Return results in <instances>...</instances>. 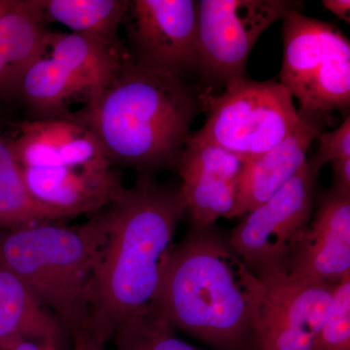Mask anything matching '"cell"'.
Instances as JSON below:
<instances>
[{
	"instance_id": "1",
	"label": "cell",
	"mask_w": 350,
	"mask_h": 350,
	"mask_svg": "<svg viewBox=\"0 0 350 350\" xmlns=\"http://www.w3.org/2000/svg\"><path fill=\"white\" fill-rule=\"evenodd\" d=\"M107 207L90 320L112 338L120 326L155 306L185 208L179 188L150 174H138L135 185Z\"/></svg>"
},
{
	"instance_id": "2",
	"label": "cell",
	"mask_w": 350,
	"mask_h": 350,
	"mask_svg": "<svg viewBox=\"0 0 350 350\" xmlns=\"http://www.w3.org/2000/svg\"><path fill=\"white\" fill-rule=\"evenodd\" d=\"M200 111V93L186 80L128 59L76 116L113 165L152 174L177 170Z\"/></svg>"
},
{
	"instance_id": "3",
	"label": "cell",
	"mask_w": 350,
	"mask_h": 350,
	"mask_svg": "<svg viewBox=\"0 0 350 350\" xmlns=\"http://www.w3.org/2000/svg\"><path fill=\"white\" fill-rule=\"evenodd\" d=\"M262 287L213 225L175 244L154 306L174 329L215 349L248 350Z\"/></svg>"
},
{
	"instance_id": "4",
	"label": "cell",
	"mask_w": 350,
	"mask_h": 350,
	"mask_svg": "<svg viewBox=\"0 0 350 350\" xmlns=\"http://www.w3.org/2000/svg\"><path fill=\"white\" fill-rule=\"evenodd\" d=\"M107 241L101 215L84 224L43 223L0 232V265L75 334L91 317L94 273Z\"/></svg>"
},
{
	"instance_id": "5",
	"label": "cell",
	"mask_w": 350,
	"mask_h": 350,
	"mask_svg": "<svg viewBox=\"0 0 350 350\" xmlns=\"http://www.w3.org/2000/svg\"><path fill=\"white\" fill-rule=\"evenodd\" d=\"M206 118L196 135L244 162L273 150L300 121L293 96L280 82L247 78L216 94L200 93Z\"/></svg>"
},
{
	"instance_id": "6",
	"label": "cell",
	"mask_w": 350,
	"mask_h": 350,
	"mask_svg": "<svg viewBox=\"0 0 350 350\" xmlns=\"http://www.w3.org/2000/svg\"><path fill=\"white\" fill-rule=\"evenodd\" d=\"M282 21L280 84L304 111H347L350 105V42L335 25L292 9Z\"/></svg>"
},
{
	"instance_id": "7",
	"label": "cell",
	"mask_w": 350,
	"mask_h": 350,
	"mask_svg": "<svg viewBox=\"0 0 350 350\" xmlns=\"http://www.w3.org/2000/svg\"><path fill=\"white\" fill-rule=\"evenodd\" d=\"M320 170L308 159L291 180L244 215L230 234V245L260 280L286 278L290 259L312 219Z\"/></svg>"
},
{
	"instance_id": "8",
	"label": "cell",
	"mask_w": 350,
	"mask_h": 350,
	"mask_svg": "<svg viewBox=\"0 0 350 350\" xmlns=\"http://www.w3.org/2000/svg\"><path fill=\"white\" fill-rule=\"evenodd\" d=\"M301 7L292 0H200L198 73L202 85L224 90L245 78L258 39Z\"/></svg>"
},
{
	"instance_id": "9",
	"label": "cell",
	"mask_w": 350,
	"mask_h": 350,
	"mask_svg": "<svg viewBox=\"0 0 350 350\" xmlns=\"http://www.w3.org/2000/svg\"><path fill=\"white\" fill-rule=\"evenodd\" d=\"M248 350H313L330 313L334 285L261 280Z\"/></svg>"
},
{
	"instance_id": "10",
	"label": "cell",
	"mask_w": 350,
	"mask_h": 350,
	"mask_svg": "<svg viewBox=\"0 0 350 350\" xmlns=\"http://www.w3.org/2000/svg\"><path fill=\"white\" fill-rule=\"evenodd\" d=\"M126 20L135 63L184 80L198 72L199 1L133 0Z\"/></svg>"
},
{
	"instance_id": "11",
	"label": "cell",
	"mask_w": 350,
	"mask_h": 350,
	"mask_svg": "<svg viewBox=\"0 0 350 350\" xmlns=\"http://www.w3.org/2000/svg\"><path fill=\"white\" fill-rule=\"evenodd\" d=\"M245 162L231 152L191 133L177 170L185 215L192 229L211 227L221 217H229L238 195Z\"/></svg>"
},
{
	"instance_id": "12",
	"label": "cell",
	"mask_w": 350,
	"mask_h": 350,
	"mask_svg": "<svg viewBox=\"0 0 350 350\" xmlns=\"http://www.w3.org/2000/svg\"><path fill=\"white\" fill-rule=\"evenodd\" d=\"M350 275V193L332 187L290 259L286 278L334 285Z\"/></svg>"
},
{
	"instance_id": "13",
	"label": "cell",
	"mask_w": 350,
	"mask_h": 350,
	"mask_svg": "<svg viewBox=\"0 0 350 350\" xmlns=\"http://www.w3.org/2000/svg\"><path fill=\"white\" fill-rule=\"evenodd\" d=\"M113 165L22 167L32 197L62 217L98 213L124 191Z\"/></svg>"
},
{
	"instance_id": "14",
	"label": "cell",
	"mask_w": 350,
	"mask_h": 350,
	"mask_svg": "<svg viewBox=\"0 0 350 350\" xmlns=\"http://www.w3.org/2000/svg\"><path fill=\"white\" fill-rule=\"evenodd\" d=\"M13 146L22 167L113 165L93 131L76 115L25 122Z\"/></svg>"
},
{
	"instance_id": "15",
	"label": "cell",
	"mask_w": 350,
	"mask_h": 350,
	"mask_svg": "<svg viewBox=\"0 0 350 350\" xmlns=\"http://www.w3.org/2000/svg\"><path fill=\"white\" fill-rule=\"evenodd\" d=\"M300 121L291 135L273 150L244 165L236 204L228 218L241 217L271 199L298 174L308 151L322 133L324 114L299 110Z\"/></svg>"
},
{
	"instance_id": "16",
	"label": "cell",
	"mask_w": 350,
	"mask_h": 350,
	"mask_svg": "<svg viewBox=\"0 0 350 350\" xmlns=\"http://www.w3.org/2000/svg\"><path fill=\"white\" fill-rule=\"evenodd\" d=\"M66 329L31 288L0 265V350L27 340H49L61 347Z\"/></svg>"
},
{
	"instance_id": "17",
	"label": "cell",
	"mask_w": 350,
	"mask_h": 350,
	"mask_svg": "<svg viewBox=\"0 0 350 350\" xmlns=\"http://www.w3.org/2000/svg\"><path fill=\"white\" fill-rule=\"evenodd\" d=\"M45 53L86 86L88 98L98 93L129 59L121 46L75 32H50Z\"/></svg>"
},
{
	"instance_id": "18",
	"label": "cell",
	"mask_w": 350,
	"mask_h": 350,
	"mask_svg": "<svg viewBox=\"0 0 350 350\" xmlns=\"http://www.w3.org/2000/svg\"><path fill=\"white\" fill-rule=\"evenodd\" d=\"M45 22L41 0H0V53L15 90L23 71L45 53Z\"/></svg>"
},
{
	"instance_id": "19",
	"label": "cell",
	"mask_w": 350,
	"mask_h": 350,
	"mask_svg": "<svg viewBox=\"0 0 350 350\" xmlns=\"http://www.w3.org/2000/svg\"><path fill=\"white\" fill-rule=\"evenodd\" d=\"M86 92V86L70 71L44 54L23 71L15 94L38 119L64 116V110L76 94Z\"/></svg>"
},
{
	"instance_id": "20",
	"label": "cell",
	"mask_w": 350,
	"mask_h": 350,
	"mask_svg": "<svg viewBox=\"0 0 350 350\" xmlns=\"http://www.w3.org/2000/svg\"><path fill=\"white\" fill-rule=\"evenodd\" d=\"M63 219L32 197L13 140L0 135V232Z\"/></svg>"
},
{
	"instance_id": "21",
	"label": "cell",
	"mask_w": 350,
	"mask_h": 350,
	"mask_svg": "<svg viewBox=\"0 0 350 350\" xmlns=\"http://www.w3.org/2000/svg\"><path fill=\"white\" fill-rule=\"evenodd\" d=\"M46 21L66 25L75 33L87 34L120 45L118 31L125 22L130 1L126 0H41Z\"/></svg>"
},
{
	"instance_id": "22",
	"label": "cell",
	"mask_w": 350,
	"mask_h": 350,
	"mask_svg": "<svg viewBox=\"0 0 350 350\" xmlns=\"http://www.w3.org/2000/svg\"><path fill=\"white\" fill-rule=\"evenodd\" d=\"M113 338L115 350H200L177 337L155 306L120 326Z\"/></svg>"
},
{
	"instance_id": "23",
	"label": "cell",
	"mask_w": 350,
	"mask_h": 350,
	"mask_svg": "<svg viewBox=\"0 0 350 350\" xmlns=\"http://www.w3.org/2000/svg\"><path fill=\"white\" fill-rule=\"evenodd\" d=\"M330 313L313 350H350V275L334 285Z\"/></svg>"
},
{
	"instance_id": "24",
	"label": "cell",
	"mask_w": 350,
	"mask_h": 350,
	"mask_svg": "<svg viewBox=\"0 0 350 350\" xmlns=\"http://www.w3.org/2000/svg\"><path fill=\"white\" fill-rule=\"evenodd\" d=\"M317 139L319 140V149L310 160L320 169L327 163L350 159L349 115L337 129L327 133L322 131Z\"/></svg>"
},
{
	"instance_id": "25",
	"label": "cell",
	"mask_w": 350,
	"mask_h": 350,
	"mask_svg": "<svg viewBox=\"0 0 350 350\" xmlns=\"http://www.w3.org/2000/svg\"><path fill=\"white\" fill-rule=\"evenodd\" d=\"M72 336L73 350H105V345L111 338L107 332L94 325L90 320Z\"/></svg>"
},
{
	"instance_id": "26",
	"label": "cell",
	"mask_w": 350,
	"mask_h": 350,
	"mask_svg": "<svg viewBox=\"0 0 350 350\" xmlns=\"http://www.w3.org/2000/svg\"><path fill=\"white\" fill-rule=\"evenodd\" d=\"M333 170V187L350 193V159L335 161Z\"/></svg>"
},
{
	"instance_id": "27",
	"label": "cell",
	"mask_w": 350,
	"mask_h": 350,
	"mask_svg": "<svg viewBox=\"0 0 350 350\" xmlns=\"http://www.w3.org/2000/svg\"><path fill=\"white\" fill-rule=\"evenodd\" d=\"M322 4L327 10L349 24L350 22V1L349 0H323Z\"/></svg>"
},
{
	"instance_id": "28",
	"label": "cell",
	"mask_w": 350,
	"mask_h": 350,
	"mask_svg": "<svg viewBox=\"0 0 350 350\" xmlns=\"http://www.w3.org/2000/svg\"><path fill=\"white\" fill-rule=\"evenodd\" d=\"M15 94V85L10 69L0 53V96Z\"/></svg>"
},
{
	"instance_id": "29",
	"label": "cell",
	"mask_w": 350,
	"mask_h": 350,
	"mask_svg": "<svg viewBox=\"0 0 350 350\" xmlns=\"http://www.w3.org/2000/svg\"><path fill=\"white\" fill-rule=\"evenodd\" d=\"M11 350H61V347L49 340H27Z\"/></svg>"
}]
</instances>
